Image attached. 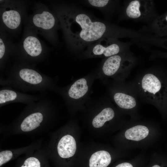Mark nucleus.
<instances>
[{
  "label": "nucleus",
  "instance_id": "f3484780",
  "mask_svg": "<svg viewBox=\"0 0 167 167\" xmlns=\"http://www.w3.org/2000/svg\"><path fill=\"white\" fill-rule=\"evenodd\" d=\"M20 78L24 81L33 84H36L41 82V75L36 71L28 68H23L19 71Z\"/></svg>",
  "mask_w": 167,
  "mask_h": 167
},
{
  "label": "nucleus",
  "instance_id": "dca6fc26",
  "mask_svg": "<svg viewBox=\"0 0 167 167\" xmlns=\"http://www.w3.org/2000/svg\"><path fill=\"white\" fill-rule=\"evenodd\" d=\"M115 116V113L110 107L105 108L93 118L92 124L96 128L102 126L105 123L112 119Z\"/></svg>",
  "mask_w": 167,
  "mask_h": 167
},
{
  "label": "nucleus",
  "instance_id": "6e6552de",
  "mask_svg": "<svg viewBox=\"0 0 167 167\" xmlns=\"http://www.w3.org/2000/svg\"><path fill=\"white\" fill-rule=\"evenodd\" d=\"M31 24L36 31L44 35L55 34L57 24L56 17L43 6L36 10L31 19Z\"/></svg>",
  "mask_w": 167,
  "mask_h": 167
},
{
  "label": "nucleus",
  "instance_id": "f257e3e1",
  "mask_svg": "<svg viewBox=\"0 0 167 167\" xmlns=\"http://www.w3.org/2000/svg\"><path fill=\"white\" fill-rule=\"evenodd\" d=\"M57 15L68 44L75 52L102 39L138 36L137 31L100 20L75 6L62 7Z\"/></svg>",
  "mask_w": 167,
  "mask_h": 167
},
{
  "label": "nucleus",
  "instance_id": "f8f14e48",
  "mask_svg": "<svg viewBox=\"0 0 167 167\" xmlns=\"http://www.w3.org/2000/svg\"><path fill=\"white\" fill-rule=\"evenodd\" d=\"M90 80L85 77L76 80L68 91L69 96L73 101H83L88 94L90 87Z\"/></svg>",
  "mask_w": 167,
  "mask_h": 167
},
{
  "label": "nucleus",
  "instance_id": "f03ea898",
  "mask_svg": "<svg viewBox=\"0 0 167 167\" xmlns=\"http://www.w3.org/2000/svg\"><path fill=\"white\" fill-rule=\"evenodd\" d=\"M139 98L167 111V72L152 67L141 73L133 82Z\"/></svg>",
  "mask_w": 167,
  "mask_h": 167
},
{
  "label": "nucleus",
  "instance_id": "1a4fd4ad",
  "mask_svg": "<svg viewBox=\"0 0 167 167\" xmlns=\"http://www.w3.org/2000/svg\"><path fill=\"white\" fill-rule=\"evenodd\" d=\"M8 2L1 5V19L4 26L11 30H15L19 27L21 21V11L15 5Z\"/></svg>",
  "mask_w": 167,
  "mask_h": 167
},
{
  "label": "nucleus",
  "instance_id": "39448f33",
  "mask_svg": "<svg viewBox=\"0 0 167 167\" xmlns=\"http://www.w3.org/2000/svg\"><path fill=\"white\" fill-rule=\"evenodd\" d=\"M131 45L129 42H122L117 38L103 39L87 47L83 56L86 58H105L129 50Z\"/></svg>",
  "mask_w": 167,
  "mask_h": 167
},
{
  "label": "nucleus",
  "instance_id": "412c9836",
  "mask_svg": "<svg viewBox=\"0 0 167 167\" xmlns=\"http://www.w3.org/2000/svg\"><path fill=\"white\" fill-rule=\"evenodd\" d=\"M115 167H133V166L130 163L125 162L120 164Z\"/></svg>",
  "mask_w": 167,
  "mask_h": 167
},
{
  "label": "nucleus",
  "instance_id": "7ed1b4c3",
  "mask_svg": "<svg viewBox=\"0 0 167 167\" xmlns=\"http://www.w3.org/2000/svg\"><path fill=\"white\" fill-rule=\"evenodd\" d=\"M137 58L130 50L104 58L99 69L102 77L124 81L136 64Z\"/></svg>",
  "mask_w": 167,
  "mask_h": 167
},
{
  "label": "nucleus",
  "instance_id": "6ab92c4d",
  "mask_svg": "<svg viewBox=\"0 0 167 167\" xmlns=\"http://www.w3.org/2000/svg\"><path fill=\"white\" fill-rule=\"evenodd\" d=\"M16 93L14 91L9 90H3L0 91V104L5 103L13 101L17 97Z\"/></svg>",
  "mask_w": 167,
  "mask_h": 167
},
{
  "label": "nucleus",
  "instance_id": "9b49d317",
  "mask_svg": "<svg viewBox=\"0 0 167 167\" xmlns=\"http://www.w3.org/2000/svg\"><path fill=\"white\" fill-rule=\"evenodd\" d=\"M42 139L32 142L28 145L20 148L1 150L0 152V167L8 162L19 157L22 154L34 152L42 147Z\"/></svg>",
  "mask_w": 167,
  "mask_h": 167
},
{
  "label": "nucleus",
  "instance_id": "0eeeda50",
  "mask_svg": "<svg viewBox=\"0 0 167 167\" xmlns=\"http://www.w3.org/2000/svg\"><path fill=\"white\" fill-rule=\"evenodd\" d=\"M57 140L51 136L45 147L49 158L57 154L61 158L66 159L73 156L76 149L74 138L69 134L63 135Z\"/></svg>",
  "mask_w": 167,
  "mask_h": 167
},
{
  "label": "nucleus",
  "instance_id": "aec40b11",
  "mask_svg": "<svg viewBox=\"0 0 167 167\" xmlns=\"http://www.w3.org/2000/svg\"><path fill=\"white\" fill-rule=\"evenodd\" d=\"M6 45L4 39L1 35L0 38V59H1L4 56L6 51Z\"/></svg>",
  "mask_w": 167,
  "mask_h": 167
},
{
  "label": "nucleus",
  "instance_id": "20e7f679",
  "mask_svg": "<svg viewBox=\"0 0 167 167\" xmlns=\"http://www.w3.org/2000/svg\"><path fill=\"white\" fill-rule=\"evenodd\" d=\"M157 17L153 0H130L124 2L121 19H130L147 24Z\"/></svg>",
  "mask_w": 167,
  "mask_h": 167
},
{
  "label": "nucleus",
  "instance_id": "2eb2a0df",
  "mask_svg": "<svg viewBox=\"0 0 167 167\" xmlns=\"http://www.w3.org/2000/svg\"><path fill=\"white\" fill-rule=\"evenodd\" d=\"M149 130L146 126L137 125L127 130L125 133L126 139L139 141L145 138L148 135Z\"/></svg>",
  "mask_w": 167,
  "mask_h": 167
},
{
  "label": "nucleus",
  "instance_id": "a211bd4d",
  "mask_svg": "<svg viewBox=\"0 0 167 167\" xmlns=\"http://www.w3.org/2000/svg\"><path fill=\"white\" fill-rule=\"evenodd\" d=\"M91 6L99 8H106L109 11H114L119 4V1L109 0H89Z\"/></svg>",
  "mask_w": 167,
  "mask_h": 167
},
{
  "label": "nucleus",
  "instance_id": "423d86ee",
  "mask_svg": "<svg viewBox=\"0 0 167 167\" xmlns=\"http://www.w3.org/2000/svg\"><path fill=\"white\" fill-rule=\"evenodd\" d=\"M115 82L110 89L112 101L121 109L129 110L135 108L139 97L133 83Z\"/></svg>",
  "mask_w": 167,
  "mask_h": 167
},
{
  "label": "nucleus",
  "instance_id": "9d476101",
  "mask_svg": "<svg viewBox=\"0 0 167 167\" xmlns=\"http://www.w3.org/2000/svg\"><path fill=\"white\" fill-rule=\"evenodd\" d=\"M49 159L45 147L42 146L19 159L15 167H50Z\"/></svg>",
  "mask_w": 167,
  "mask_h": 167
},
{
  "label": "nucleus",
  "instance_id": "ddd939ff",
  "mask_svg": "<svg viewBox=\"0 0 167 167\" xmlns=\"http://www.w3.org/2000/svg\"><path fill=\"white\" fill-rule=\"evenodd\" d=\"M22 47L28 54L33 57L40 55L43 49L40 41L32 33L27 34L24 37L22 42Z\"/></svg>",
  "mask_w": 167,
  "mask_h": 167
},
{
  "label": "nucleus",
  "instance_id": "4468645a",
  "mask_svg": "<svg viewBox=\"0 0 167 167\" xmlns=\"http://www.w3.org/2000/svg\"><path fill=\"white\" fill-rule=\"evenodd\" d=\"M111 160V156L107 151H97L93 154L90 159L89 167H107Z\"/></svg>",
  "mask_w": 167,
  "mask_h": 167
},
{
  "label": "nucleus",
  "instance_id": "4be33fe9",
  "mask_svg": "<svg viewBox=\"0 0 167 167\" xmlns=\"http://www.w3.org/2000/svg\"><path fill=\"white\" fill-rule=\"evenodd\" d=\"M152 167H161L158 165H155L152 166Z\"/></svg>",
  "mask_w": 167,
  "mask_h": 167
}]
</instances>
